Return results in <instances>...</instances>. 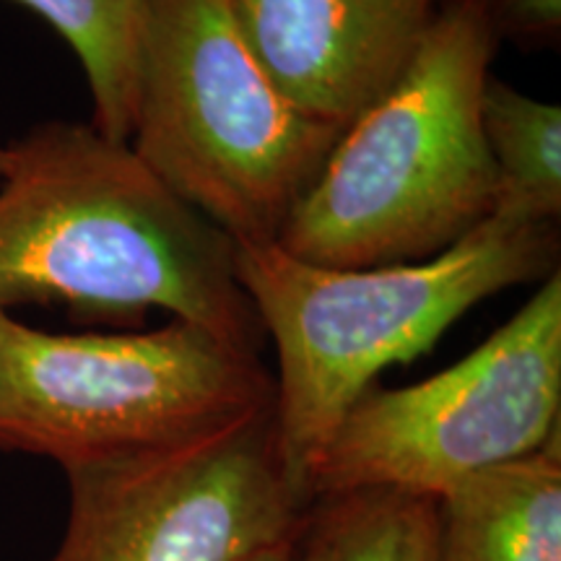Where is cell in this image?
<instances>
[{
	"instance_id": "cell-9",
	"label": "cell",
	"mask_w": 561,
	"mask_h": 561,
	"mask_svg": "<svg viewBox=\"0 0 561 561\" xmlns=\"http://www.w3.org/2000/svg\"><path fill=\"white\" fill-rule=\"evenodd\" d=\"M437 561H561L559 437L442 496Z\"/></svg>"
},
{
	"instance_id": "cell-3",
	"label": "cell",
	"mask_w": 561,
	"mask_h": 561,
	"mask_svg": "<svg viewBox=\"0 0 561 561\" xmlns=\"http://www.w3.org/2000/svg\"><path fill=\"white\" fill-rule=\"evenodd\" d=\"M491 0L434 16L409 66L341 130L276 244L328 268H377L439 255L500 198L481 130L496 47Z\"/></svg>"
},
{
	"instance_id": "cell-10",
	"label": "cell",
	"mask_w": 561,
	"mask_h": 561,
	"mask_svg": "<svg viewBox=\"0 0 561 561\" xmlns=\"http://www.w3.org/2000/svg\"><path fill=\"white\" fill-rule=\"evenodd\" d=\"M68 42L91 94V125L130 144L146 0H19Z\"/></svg>"
},
{
	"instance_id": "cell-1",
	"label": "cell",
	"mask_w": 561,
	"mask_h": 561,
	"mask_svg": "<svg viewBox=\"0 0 561 561\" xmlns=\"http://www.w3.org/2000/svg\"><path fill=\"white\" fill-rule=\"evenodd\" d=\"M0 178V312L167 310L231 346H261L237 242L94 125L53 121L9 146Z\"/></svg>"
},
{
	"instance_id": "cell-4",
	"label": "cell",
	"mask_w": 561,
	"mask_h": 561,
	"mask_svg": "<svg viewBox=\"0 0 561 561\" xmlns=\"http://www.w3.org/2000/svg\"><path fill=\"white\" fill-rule=\"evenodd\" d=\"M341 130L280 94L229 0H146L130 149L237 244H276Z\"/></svg>"
},
{
	"instance_id": "cell-6",
	"label": "cell",
	"mask_w": 561,
	"mask_h": 561,
	"mask_svg": "<svg viewBox=\"0 0 561 561\" xmlns=\"http://www.w3.org/2000/svg\"><path fill=\"white\" fill-rule=\"evenodd\" d=\"M561 276L543 278L479 348L416 385L369 388L328 442L310 500L396 489L442 500L460 481L559 437Z\"/></svg>"
},
{
	"instance_id": "cell-13",
	"label": "cell",
	"mask_w": 561,
	"mask_h": 561,
	"mask_svg": "<svg viewBox=\"0 0 561 561\" xmlns=\"http://www.w3.org/2000/svg\"><path fill=\"white\" fill-rule=\"evenodd\" d=\"M496 30L507 26L520 34H557L561 26V0H496Z\"/></svg>"
},
{
	"instance_id": "cell-14",
	"label": "cell",
	"mask_w": 561,
	"mask_h": 561,
	"mask_svg": "<svg viewBox=\"0 0 561 561\" xmlns=\"http://www.w3.org/2000/svg\"><path fill=\"white\" fill-rule=\"evenodd\" d=\"M252 561H314L310 533H307V517L305 523H301V528L294 533L291 538H286L284 543L273 546L268 551L257 553Z\"/></svg>"
},
{
	"instance_id": "cell-8",
	"label": "cell",
	"mask_w": 561,
	"mask_h": 561,
	"mask_svg": "<svg viewBox=\"0 0 561 561\" xmlns=\"http://www.w3.org/2000/svg\"><path fill=\"white\" fill-rule=\"evenodd\" d=\"M242 39L294 107L346 128L409 66L434 0H229Z\"/></svg>"
},
{
	"instance_id": "cell-12",
	"label": "cell",
	"mask_w": 561,
	"mask_h": 561,
	"mask_svg": "<svg viewBox=\"0 0 561 561\" xmlns=\"http://www.w3.org/2000/svg\"><path fill=\"white\" fill-rule=\"evenodd\" d=\"M481 130L500 174L496 206L559 221L561 110L489 79L481 96Z\"/></svg>"
},
{
	"instance_id": "cell-11",
	"label": "cell",
	"mask_w": 561,
	"mask_h": 561,
	"mask_svg": "<svg viewBox=\"0 0 561 561\" xmlns=\"http://www.w3.org/2000/svg\"><path fill=\"white\" fill-rule=\"evenodd\" d=\"M307 533L314 561H437L439 500L396 489L322 496Z\"/></svg>"
},
{
	"instance_id": "cell-7",
	"label": "cell",
	"mask_w": 561,
	"mask_h": 561,
	"mask_svg": "<svg viewBox=\"0 0 561 561\" xmlns=\"http://www.w3.org/2000/svg\"><path fill=\"white\" fill-rule=\"evenodd\" d=\"M47 561H252L305 523L273 409L138 458L73 468Z\"/></svg>"
},
{
	"instance_id": "cell-15",
	"label": "cell",
	"mask_w": 561,
	"mask_h": 561,
	"mask_svg": "<svg viewBox=\"0 0 561 561\" xmlns=\"http://www.w3.org/2000/svg\"><path fill=\"white\" fill-rule=\"evenodd\" d=\"M11 170V149L9 146H0V178H5V172Z\"/></svg>"
},
{
	"instance_id": "cell-2",
	"label": "cell",
	"mask_w": 561,
	"mask_h": 561,
	"mask_svg": "<svg viewBox=\"0 0 561 561\" xmlns=\"http://www.w3.org/2000/svg\"><path fill=\"white\" fill-rule=\"evenodd\" d=\"M557 261V221L504 206L421 263L328 268L278 244H237V278L276 343V439L301 500L312 502L314 466L382 369L430 351L486 297L549 278Z\"/></svg>"
},
{
	"instance_id": "cell-5",
	"label": "cell",
	"mask_w": 561,
	"mask_h": 561,
	"mask_svg": "<svg viewBox=\"0 0 561 561\" xmlns=\"http://www.w3.org/2000/svg\"><path fill=\"white\" fill-rule=\"evenodd\" d=\"M273 401L255 351L193 322L66 335L0 312V447L62 471L180 447Z\"/></svg>"
}]
</instances>
